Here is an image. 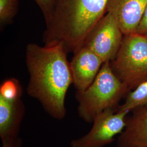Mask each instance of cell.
Masks as SVG:
<instances>
[{
    "instance_id": "cell-1",
    "label": "cell",
    "mask_w": 147,
    "mask_h": 147,
    "mask_svg": "<svg viewBox=\"0 0 147 147\" xmlns=\"http://www.w3.org/2000/svg\"><path fill=\"white\" fill-rule=\"evenodd\" d=\"M67 53L61 45L27 46L26 61L30 78L27 94L38 100L49 116L65 118V96L73 79Z\"/></svg>"
},
{
    "instance_id": "cell-2",
    "label": "cell",
    "mask_w": 147,
    "mask_h": 147,
    "mask_svg": "<svg viewBox=\"0 0 147 147\" xmlns=\"http://www.w3.org/2000/svg\"><path fill=\"white\" fill-rule=\"evenodd\" d=\"M107 0H53L45 21L44 45H61L66 52L83 47L93 28L106 13Z\"/></svg>"
},
{
    "instance_id": "cell-3",
    "label": "cell",
    "mask_w": 147,
    "mask_h": 147,
    "mask_svg": "<svg viewBox=\"0 0 147 147\" xmlns=\"http://www.w3.org/2000/svg\"><path fill=\"white\" fill-rule=\"evenodd\" d=\"M110 62L103 63L94 81L83 91H77L78 112L83 121L92 123L104 111L117 109L118 103L129 90L113 71Z\"/></svg>"
},
{
    "instance_id": "cell-4",
    "label": "cell",
    "mask_w": 147,
    "mask_h": 147,
    "mask_svg": "<svg viewBox=\"0 0 147 147\" xmlns=\"http://www.w3.org/2000/svg\"><path fill=\"white\" fill-rule=\"evenodd\" d=\"M112 68L129 89L147 81V37L135 33L124 36Z\"/></svg>"
},
{
    "instance_id": "cell-5",
    "label": "cell",
    "mask_w": 147,
    "mask_h": 147,
    "mask_svg": "<svg viewBox=\"0 0 147 147\" xmlns=\"http://www.w3.org/2000/svg\"><path fill=\"white\" fill-rule=\"evenodd\" d=\"M109 109L95 117L89 131L73 140L71 147H104L115 140L124 130L129 111Z\"/></svg>"
},
{
    "instance_id": "cell-6",
    "label": "cell",
    "mask_w": 147,
    "mask_h": 147,
    "mask_svg": "<svg viewBox=\"0 0 147 147\" xmlns=\"http://www.w3.org/2000/svg\"><path fill=\"white\" fill-rule=\"evenodd\" d=\"M124 36L115 18L106 13L90 32L83 46L94 53L104 63L110 62L118 52Z\"/></svg>"
},
{
    "instance_id": "cell-7",
    "label": "cell",
    "mask_w": 147,
    "mask_h": 147,
    "mask_svg": "<svg viewBox=\"0 0 147 147\" xmlns=\"http://www.w3.org/2000/svg\"><path fill=\"white\" fill-rule=\"evenodd\" d=\"M74 54L70 63L73 84L77 91H83L94 81L104 62L98 56L84 46Z\"/></svg>"
},
{
    "instance_id": "cell-8",
    "label": "cell",
    "mask_w": 147,
    "mask_h": 147,
    "mask_svg": "<svg viewBox=\"0 0 147 147\" xmlns=\"http://www.w3.org/2000/svg\"><path fill=\"white\" fill-rule=\"evenodd\" d=\"M147 0H107L106 13L113 16L124 36L136 33Z\"/></svg>"
},
{
    "instance_id": "cell-9",
    "label": "cell",
    "mask_w": 147,
    "mask_h": 147,
    "mask_svg": "<svg viewBox=\"0 0 147 147\" xmlns=\"http://www.w3.org/2000/svg\"><path fill=\"white\" fill-rule=\"evenodd\" d=\"M25 107L21 99L8 100L0 96V138L5 142L19 137Z\"/></svg>"
},
{
    "instance_id": "cell-10",
    "label": "cell",
    "mask_w": 147,
    "mask_h": 147,
    "mask_svg": "<svg viewBox=\"0 0 147 147\" xmlns=\"http://www.w3.org/2000/svg\"><path fill=\"white\" fill-rule=\"evenodd\" d=\"M132 111L118 137L117 147H147V107H137Z\"/></svg>"
},
{
    "instance_id": "cell-11",
    "label": "cell",
    "mask_w": 147,
    "mask_h": 147,
    "mask_svg": "<svg viewBox=\"0 0 147 147\" xmlns=\"http://www.w3.org/2000/svg\"><path fill=\"white\" fill-rule=\"evenodd\" d=\"M140 107H147V81L138 86L133 91L129 93L125 102L119 106L117 110L130 112Z\"/></svg>"
},
{
    "instance_id": "cell-12",
    "label": "cell",
    "mask_w": 147,
    "mask_h": 147,
    "mask_svg": "<svg viewBox=\"0 0 147 147\" xmlns=\"http://www.w3.org/2000/svg\"><path fill=\"white\" fill-rule=\"evenodd\" d=\"M22 89L20 82L11 78L5 80L0 86V96L8 100L21 99Z\"/></svg>"
},
{
    "instance_id": "cell-13",
    "label": "cell",
    "mask_w": 147,
    "mask_h": 147,
    "mask_svg": "<svg viewBox=\"0 0 147 147\" xmlns=\"http://www.w3.org/2000/svg\"><path fill=\"white\" fill-rule=\"evenodd\" d=\"M18 0H0V24L4 25L11 22L18 9Z\"/></svg>"
},
{
    "instance_id": "cell-14",
    "label": "cell",
    "mask_w": 147,
    "mask_h": 147,
    "mask_svg": "<svg viewBox=\"0 0 147 147\" xmlns=\"http://www.w3.org/2000/svg\"><path fill=\"white\" fill-rule=\"evenodd\" d=\"M42 12L46 20L50 14L53 7V0H34Z\"/></svg>"
},
{
    "instance_id": "cell-15",
    "label": "cell",
    "mask_w": 147,
    "mask_h": 147,
    "mask_svg": "<svg viewBox=\"0 0 147 147\" xmlns=\"http://www.w3.org/2000/svg\"><path fill=\"white\" fill-rule=\"evenodd\" d=\"M136 33L147 37V5L144 11L142 19L137 28Z\"/></svg>"
},
{
    "instance_id": "cell-16",
    "label": "cell",
    "mask_w": 147,
    "mask_h": 147,
    "mask_svg": "<svg viewBox=\"0 0 147 147\" xmlns=\"http://www.w3.org/2000/svg\"><path fill=\"white\" fill-rule=\"evenodd\" d=\"M22 141L20 137L14 140L2 142V147H22Z\"/></svg>"
},
{
    "instance_id": "cell-17",
    "label": "cell",
    "mask_w": 147,
    "mask_h": 147,
    "mask_svg": "<svg viewBox=\"0 0 147 147\" xmlns=\"http://www.w3.org/2000/svg\"></svg>"
}]
</instances>
